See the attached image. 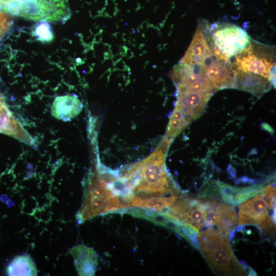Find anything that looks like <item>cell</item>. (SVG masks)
I'll list each match as a JSON object with an SVG mask.
<instances>
[{"label": "cell", "instance_id": "cell-20", "mask_svg": "<svg viewBox=\"0 0 276 276\" xmlns=\"http://www.w3.org/2000/svg\"><path fill=\"white\" fill-rule=\"evenodd\" d=\"M9 17L6 14L0 12V38L10 26Z\"/></svg>", "mask_w": 276, "mask_h": 276}, {"label": "cell", "instance_id": "cell-8", "mask_svg": "<svg viewBox=\"0 0 276 276\" xmlns=\"http://www.w3.org/2000/svg\"><path fill=\"white\" fill-rule=\"evenodd\" d=\"M0 133L8 135L28 145L34 146L35 141L8 108L0 95Z\"/></svg>", "mask_w": 276, "mask_h": 276}, {"label": "cell", "instance_id": "cell-14", "mask_svg": "<svg viewBox=\"0 0 276 276\" xmlns=\"http://www.w3.org/2000/svg\"><path fill=\"white\" fill-rule=\"evenodd\" d=\"M211 51L204 31L201 26H198L187 51L180 61L190 64H200Z\"/></svg>", "mask_w": 276, "mask_h": 276}, {"label": "cell", "instance_id": "cell-9", "mask_svg": "<svg viewBox=\"0 0 276 276\" xmlns=\"http://www.w3.org/2000/svg\"><path fill=\"white\" fill-rule=\"evenodd\" d=\"M238 224H262L268 215L267 203L263 194L239 205Z\"/></svg>", "mask_w": 276, "mask_h": 276}, {"label": "cell", "instance_id": "cell-3", "mask_svg": "<svg viewBox=\"0 0 276 276\" xmlns=\"http://www.w3.org/2000/svg\"><path fill=\"white\" fill-rule=\"evenodd\" d=\"M209 36L205 35L210 49L228 59L242 52L251 40L245 31L234 25L215 24L211 26Z\"/></svg>", "mask_w": 276, "mask_h": 276}, {"label": "cell", "instance_id": "cell-15", "mask_svg": "<svg viewBox=\"0 0 276 276\" xmlns=\"http://www.w3.org/2000/svg\"><path fill=\"white\" fill-rule=\"evenodd\" d=\"M218 188L223 200L231 204H240L252 196L263 194L264 190L262 186L237 188L221 182Z\"/></svg>", "mask_w": 276, "mask_h": 276}, {"label": "cell", "instance_id": "cell-18", "mask_svg": "<svg viewBox=\"0 0 276 276\" xmlns=\"http://www.w3.org/2000/svg\"><path fill=\"white\" fill-rule=\"evenodd\" d=\"M33 35L38 40L43 43L50 42L54 38L51 26L47 21H40L37 23L33 30Z\"/></svg>", "mask_w": 276, "mask_h": 276}, {"label": "cell", "instance_id": "cell-10", "mask_svg": "<svg viewBox=\"0 0 276 276\" xmlns=\"http://www.w3.org/2000/svg\"><path fill=\"white\" fill-rule=\"evenodd\" d=\"M213 94L192 91L177 93L176 106L181 108L193 120L199 118Z\"/></svg>", "mask_w": 276, "mask_h": 276}, {"label": "cell", "instance_id": "cell-17", "mask_svg": "<svg viewBox=\"0 0 276 276\" xmlns=\"http://www.w3.org/2000/svg\"><path fill=\"white\" fill-rule=\"evenodd\" d=\"M193 121L191 118L180 107L176 105L168 124L167 135L175 138Z\"/></svg>", "mask_w": 276, "mask_h": 276}, {"label": "cell", "instance_id": "cell-11", "mask_svg": "<svg viewBox=\"0 0 276 276\" xmlns=\"http://www.w3.org/2000/svg\"><path fill=\"white\" fill-rule=\"evenodd\" d=\"M70 253L74 259L76 270L79 275H94L98 265L96 251L85 245L80 244L73 247Z\"/></svg>", "mask_w": 276, "mask_h": 276}, {"label": "cell", "instance_id": "cell-5", "mask_svg": "<svg viewBox=\"0 0 276 276\" xmlns=\"http://www.w3.org/2000/svg\"><path fill=\"white\" fill-rule=\"evenodd\" d=\"M200 64L216 90L236 88L235 72L237 68L231 59L224 58L211 50L202 59Z\"/></svg>", "mask_w": 276, "mask_h": 276}, {"label": "cell", "instance_id": "cell-16", "mask_svg": "<svg viewBox=\"0 0 276 276\" xmlns=\"http://www.w3.org/2000/svg\"><path fill=\"white\" fill-rule=\"evenodd\" d=\"M8 275H37L36 264L29 255L16 257L6 269Z\"/></svg>", "mask_w": 276, "mask_h": 276}, {"label": "cell", "instance_id": "cell-4", "mask_svg": "<svg viewBox=\"0 0 276 276\" xmlns=\"http://www.w3.org/2000/svg\"><path fill=\"white\" fill-rule=\"evenodd\" d=\"M171 78L177 93L192 91L213 94L216 90L200 64H190L180 61L174 67Z\"/></svg>", "mask_w": 276, "mask_h": 276}, {"label": "cell", "instance_id": "cell-1", "mask_svg": "<svg viewBox=\"0 0 276 276\" xmlns=\"http://www.w3.org/2000/svg\"><path fill=\"white\" fill-rule=\"evenodd\" d=\"M197 239L205 258L216 273L224 275L246 273L235 257L227 236L209 229L199 232Z\"/></svg>", "mask_w": 276, "mask_h": 276}, {"label": "cell", "instance_id": "cell-6", "mask_svg": "<svg viewBox=\"0 0 276 276\" xmlns=\"http://www.w3.org/2000/svg\"><path fill=\"white\" fill-rule=\"evenodd\" d=\"M207 204L208 200L178 198L163 213L177 219L198 234L204 227Z\"/></svg>", "mask_w": 276, "mask_h": 276}, {"label": "cell", "instance_id": "cell-13", "mask_svg": "<svg viewBox=\"0 0 276 276\" xmlns=\"http://www.w3.org/2000/svg\"><path fill=\"white\" fill-rule=\"evenodd\" d=\"M83 104L75 95L58 96L54 100L51 106L52 115L63 121H70L82 111Z\"/></svg>", "mask_w": 276, "mask_h": 276}, {"label": "cell", "instance_id": "cell-2", "mask_svg": "<svg viewBox=\"0 0 276 276\" xmlns=\"http://www.w3.org/2000/svg\"><path fill=\"white\" fill-rule=\"evenodd\" d=\"M236 68L262 76L275 84V51L273 47L251 39L242 52L235 56L233 62Z\"/></svg>", "mask_w": 276, "mask_h": 276}, {"label": "cell", "instance_id": "cell-19", "mask_svg": "<svg viewBox=\"0 0 276 276\" xmlns=\"http://www.w3.org/2000/svg\"><path fill=\"white\" fill-rule=\"evenodd\" d=\"M268 209H272L275 203V189L271 185L264 188L263 193Z\"/></svg>", "mask_w": 276, "mask_h": 276}, {"label": "cell", "instance_id": "cell-12", "mask_svg": "<svg viewBox=\"0 0 276 276\" xmlns=\"http://www.w3.org/2000/svg\"><path fill=\"white\" fill-rule=\"evenodd\" d=\"M236 88L249 92L256 97H261L269 91L272 84L266 78L250 72L236 70Z\"/></svg>", "mask_w": 276, "mask_h": 276}, {"label": "cell", "instance_id": "cell-7", "mask_svg": "<svg viewBox=\"0 0 276 276\" xmlns=\"http://www.w3.org/2000/svg\"><path fill=\"white\" fill-rule=\"evenodd\" d=\"M137 217L146 219L158 225L168 228L179 234L195 247L199 249L197 233L177 219L167 214L140 208L136 213Z\"/></svg>", "mask_w": 276, "mask_h": 276}]
</instances>
